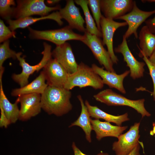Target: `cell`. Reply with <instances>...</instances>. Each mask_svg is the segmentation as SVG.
<instances>
[{"mask_svg":"<svg viewBox=\"0 0 155 155\" xmlns=\"http://www.w3.org/2000/svg\"><path fill=\"white\" fill-rule=\"evenodd\" d=\"M100 24L103 45H106L113 63L117 64L118 59L115 55L113 47V37L115 31L119 28L127 25L125 22H118L106 18L102 15Z\"/></svg>","mask_w":155,"mask_h":155,"instance_id":"10","label":"cell"},{"mask_svg":"<svg viewBox=\"0 0 155 155\" xmlns=\"http://www.w3.org/2000/svg\"><path fill=\"white\" fill-rule=\"evenodd\" d=\"M142 58L148 67L150 74L152 80L153 90L151 92V95L155 101V67L150 62L148 58L144 55H143Z\"/></svg>","mask_w":155,"mask_h":155,"instance_id":"30","label":"cell"},{"mask_svg":"<svg viewBox=\"0 0 155 155\" xmlns=\"http://www.w3.org/2000/svg\"><path fill=\"white\" fill-rule=\"evenodd\" d=\"M84 33V38L82 42L89 48L100 64L103 65L106 70L115 72L110 55L104 47L100 38L86 31Z\"/></svg>","mask_w":155,"mask_h":155,"instance_id":"7","label":"cell"},{"mask_svg":"<svg viewBox=\"0 0 155 155\" xmlns=\"http://www.w3.org/2000/svg\"><path fill=\"white\" fill-rule=\"evenodd\" d=\"M1 116L0 118V127L7 128L11 123L4 114L3 110L0 108Z\"/></svg>","mask_w":155,"mask_h":155,"instance_id":"31","label":"cell"},{"mask_svg":"<svg viewBox=\"0 0 155 155\" xmlns=\"http://www.w3.org/2000/svg\"><path fill=\"white\" fill-rule=\"evenodd\" d=\"M28 28L31 38L49 41L56 46L62 44L68 40L82 41L84 38V35L75 33L68 26L59 29L43 31L34 30L30 27Z\"/></svg>","mask_w":155,"mask_h":155,"instance_id":"5","label":"cell"},{"mask_svg":"<svg viewBox=\"0 0 155 155\" xmlns=\"http://www.w3.org/2000/svg\"><path fill=\"white\" fill-rule=\"evenodd\" d=\"M93 97L96 100L108 106H127L131 107L140 114L142 117H149L151 115L145 107L144 99L130 100L110 89L104 90L94 95Z\"/></svg>","mask_w":155,"mask_h":155,"instance_id":"3","label":"cell"},{"mask_svg":"<svg viewBox=\"0 0 155 155\" xmlns=\"http://www.w3.org/2000/svg\"><path fill=\"white\" fill-rule=\"evenodd\" d=\"M71 147L73 151L74 155H87L83 153L76 146L74 142L72 143ZM96 155H108V154L107 153L101 152Z\"/></svg>","mask_w":155,"mask_h":155,"instance_id":"33","label":"cell"},{"mask_svg":"<svg viewBox=\"0 0 155 155\" xmlns=\"http://www.w3.org/2000/svg\"><path fill=\"white\" fill-rule=\"evenodd\" d=\"M19 103L18 98L14 103L9 101L4 93L2 80H0V108L3 110L11 124L15 123L19 119Z\"/></svg>","mask_w":155,"mask_h":155,"instance_id":"24","label":"cell"},{"mask_svg":"<svg viewBox=\"0 0 155 155\" xmlns=\"http://www.w3.org/2000/svg\"><path fill=\"white\" fill-rule=\"evenodd\" d=\"M87 1L88 6L91 11L97 26L101 31L100 21L102 15L101 12L100 0H87Z\"/></svg>","mask_w":155,"mask_h":155,"instance_id":"28","label":"cell"},{"mask_svg":"<svg viewBox=\"0 0 155 155\" xmlns=\"http://www.w3.org/2000/svg\"><path fill=\"white\" fill-rule=\"evenodd\" d=\"M74 1L81 7L83 10L86 25V31L99 38L102 37V32L98 29L89 10L87 0H75Z\"/></svg>","mask_w":155,"mask_h":155,"instance_id":"25","label":"cell"},{"mask_svg":"<svg viewBox=\"0 0 155 155\" xmlns=\"http://www.w3.org/2000/svg\"><path fill=\"white\" fill-rule=\"evenodd\" d=\"M148 58L150 62L155 67V49Z\"/></svg>","mask_w":155,"mask_h":155,"instance_id":"35","label":"cell"},{"mask_svg":"<svg viewBox=\"0 0 155 155\" xmlns=\"http://www.w3.org/2000/svg\"><path fill=\"white\" fill-rule=\"evenodd\" d=\"M153 129L150 131V134L152 136L154 135L155 137V123H154L153 124Z\"/></svg>","mask_w":155,"mask_h":155,"instance_id":"36","label":"cell"},{"mask_svg":"<svg viewBox=\"0 0 155 155\" xmlns=\"http://www.w3.org/2000/svg\"><path fill=\"white\" fill-rule=\"evenodd\" d=\"M43 69L48 86L64 88L69 73L56 59H51Z\"/></svg>","mask_w":155,"mask_h":155,"instance_id":"13","label":"cell"},{"mask_svg":"<svg viewBox=\"0 0 155 155\" xmlns=\"http://www.w3.org/2000/svg\"><path fill=\"white\" fill-rule=\"evenodd\" d=\"M46 79L43 71L33 81L25 86L13 89L11 95L13 96H19L21 95L36 93L42 94L48 86L45 83Z\"/></svg>","mask_w":155,"mask_h":155,"instance_id":"19","label":"cell"},{"mask_svg":"<svg viewBox=\"0 0 155 155\" xmlns=\"http://www.w3.org/2000/svg\"><path fill=\"white\" fill-rule=\"evenodd\" d=\"M91 123L98 140L106 137L118 138L127 128V126L113 125L110 122H102L98 119H91Z\"/></svg>","mask_w":155,"mask_h":155,"instance_id":"18","label":"cell"},{"mask_svg":"<svg viewBox=\"0 0 155 155\" xmlns=\"http://www.w3.org/2000/svg\"><path fill=\"white\" fill-rule=\"evenodd\" d=\"M84 103L90 117L95 119H103L106 121L115 123L119 126H121L123 123L129 119L127 113L118 116L114 115L103 111L96 106L91 105L87 100H86Z\"/></svg>","mask_w":155,"mask_h":155,"instance_id":"23","label":"cell"},{"mask_svg":"<svg viewBox=\"0 0 155 155\" xmlns=\"http://www.w3.org/2000/svg\"><path fill=\"white\" fill-rule=\"evenodd\" d=\"M140 143L134 148L132 151L128 155H141L140 153Z\"/></svg>","mask_w":155,"mask_h":155,"instance_id":"34","label":"cell"},{"mask_svg":"<svg viewBox=\"0 0 155 155\" xmlns=\"http://www.w3.org/2000/svg\"><path fill=\"white\" fill-rule=\"evenodd\" d=\"M17 54L11 49L9 47V41L8 40L4 42L0 46V80H2L4 68L3 64L7 59L12 58L17 59Z\"/></svg>","mask_w":155,"mask_h":155,"instance_id":"26","label":"cell"},{"mask_svg":"<svg viewBox=\"0 0 155 155\" xmlns=\"http://www.w3.org/2000/svg\"><path fill=\"white\" fill-rule=\"evenodd\" d=\"M49 19L55 21L59 25H62L63 22L62 21L59 11L53 12L47 16L40 18L27 17L17 19L15 20L9 19L7 20L9 24V28L12 31L18 28H24L39 20Z\"/></svg>","mask_w":155,"mask_h":155,"instance_id":"20","label":"cell"},{"mask_svg":"<svg viewBox=\"0 0 155 155\" xmlns=\"http://www.w3.org/2000/svg\"><path fill=\"white\" fill-rule=\"evenodd\" d=\"M104 85L101 78L92 67L81 62L75 72L69 73L64 88L70 90L76 87L82 88L90 86L97 90L102 89Z\"/></svg>","mask_w":155,"mask_h":155,"instance_id":"2","label":"cell"},{"mask_svg":"<svg viewBox=\"0 0 155 155\" xmlns=\"http://www.w3.org/2000/svg\"><path fill=\"white\" fill-rule=\"evenodd\" d=\"M16 32L5 26L3 20H0V42H4L12 37H16Z\"/></svg>","mask_w":155,"mask_h":155,"instance_id":"29","label":"cell"},{"mask_svg":"<svg viewBox=\"0 0 155 155\" xmlns=\"http://www.w3.org/2000/svg\"></svg>","mask_w":155,"mask_h":155,"instance_id":"40","label":"cell"},{"mask_svg":"<svg viewBox=\"0 0 155 155\" xmlns=\"http://www.w3.org/2000/svg\"><path fill=\"white\" fill-rule=\"evenodd\" d=\"M77 98L80 103L81 112L78 119L71 123L69 127L78 126L81 127L84 132L86 140L90 143L92 142L91 133L93 130L91 117L82 96L79 95L78 96Z\"/></svg>","mask_w":155,"mask_h":155,"instance_id":"22","label":"cell"},{"mask_svg":"<svg viewBox=\"0 0 155 155\" xmlns=\"http://www.w3.org/2000/svg\"><path fill=\"white\" fill-rule=\"evenodd\" d=\"M138 38L140 41V57L143 55L149 58L155 49V34L152 33L145 25L141 29Z\"/></svg>","mask_w":155,"mask_h":155,"instance_id":"21","label":"cell"},{"mask_svg":"<svg viewBox=\"0 0 155 155\" xmlns=\"http://www.w3.org/2000/svg\"><path fill=\"white\" fill-rule=\"evenodd\" d=\"M16 5L13 0H0V15L1 17L7 20L10 19Z\"/></svg>","mask_w":155,"mask_h":155,"instance_id":"27","label":"cell"},{"mask_svg":"<svg viewBox=\"0 0 155 155\" xmlns=\"http://www.w3.org/2000/svg\"><path fill=\"white\" fill-rule=\"evenodd\" d=\"M140 122L135 123L127 132L119 136L117 141L114 142L112 150L116 155H128L140 143Z\"/></svg>","mask_w":155,"mask_h":155,"instance_id":"8","label":"cell"},{"mask_svg":"<svg viewBox=\"0 0 155 155\" xmlns=\"http://www.w3.org/2000/svg\"><path fill=\"white\" fill-rule=\"evenodd\" d=\"M52 56L68 73H73L77 70L78 64L76 62L71 46L68 43L65 42L56 46L52 52Z\"/></svg>","mask_w":155,"mask_h":155,"instance_id":"15","label":"cell"},{"mask_svg":"<svg viewBox=\"0 0 155 155\" xmlns=\"http://www.w3.org/2000/svg\"><path fill=\"white\" fill-rule=\"evenodd\" d=\"M94 71L101 78L104 84L108 85L110 88H114L121 92L125 94L126 90L123 85V81L130 73L129 70L125 71L121 74L104 70L95 64L91 66Z\"/></svg>","mask_w":155,"mask_h":155,"instance_id":"17","label":"cell"},{"mask_svg":"<svg viewBox=\"0 0 155 155\" xmlns=\"http://www.w3.org/2000/svg\"><path fill=\"white\" fill-rule=\"evenodd\" d=\"M145 22L150 30L155 34V16L153 18L146 20Z\"/></svg>","mask_w":155,"mask_h":155,"instance_id":"32","label":"cell"},{"mask_svg":"<svg viewBox=\"0 0 155 155\" xmlns=\"http://www.w3.org/2000/svg\"><path fill=\"white\" fill-rule=\"evenodd\" d=\"M155 123V122H154Z\"/></svg>","mask_w":155,"mask_h":155,"instance_id":"39","label":"cell"},{"mask_svg":"<svg viewBox=\"0 0 155 155\" xmlns=\"http://www.w3.org/2000/svg\"><path fill=\"white\" fill-rule=\"evenodd\" d=\"M134 1L132 0H101V11L106 18L116 19L130 12Z\"/></svg>","mask_w":155,"mask_h":155,"instance_id":"12","label":"cell"},{"mask_svg":"<svg viewBox=\"0 0 155 155\" xmlns=\"http://www.w3.org/2000/svg\"><path fill=\"white\" fill-rule=\"evenodd\" d=\"M18 99L20 104L19 119L26 121L38 114L42 109L41 94L34 93L21 95Z\"/></svg>","mask_w":155,"mask_h":155,"instance_id":"11","label":"cell"},{"mask_svg":"<svg viewBox=\"0 0 155 155\" xmlns=\"http://www.w3.org/2000/svg\"><path fill=\"white\" fill-rule=\"evenodd\" d=\"M154 14H155V9L150 11L142 10L137 7L134 1L131 11L116 19L124 20L127 24L128 29L123 37L127 39L133 34L135 38H137L138 36L137 30L138 27L148 17Z\"/></svg>","mask_w":155,"mask_h":155,"instance_id":"9","label":"cell"},{"mask_svg":"<svg viewBox=\"0 0 155 155\" xmlns=\"http://www.w3.org/2000/svg\"><path fill=\"white\" fill-rule=\"evenodd\" d=\"M143 2H155V0H142Z\"/></svg>","mask_w":155,"mask_h":155,"instance_id":"38","label":"cell"},{"mask_svg":"<svg viewBox=\"0 0 155 155\" xmlns=\"http://www.w3.org/2000/svg\"><path fill=\"white\" fill-rule=\"evenodd\" d=\"M44 50L42 52L43 57L40 61L34 65H30L26 62L25 57H21L22 53L17 54V59L19 61V65L22 68V72L20 74H13L12 76L13 80L18 84L20 87L25 86L28 84V79L30 76L36 71L38 72L43 68L48 61L52 58L51 46L46 42L43 43Z\"/></svg>","mask_w":155,"mask_h":155,"instance_id":"4","label":"cell"},{"mask_svg":"<svg viewBox=\"0 0 155 155\" xmlns=\"http://www.w3.org/2000/svg\"><path fill=\"white\" fill-rule=\"evenodd\" d=\"M17 6L14 9L12 15L17 19L33 15L44 16L51 11L61 8L59 5L48 6L43 0H20L17 1Z\"/></svg>","mask_w":155,"mask_h":155,"instance_id":"6","label":"cell"},{"mask_svg":"<svg viewBox=\"0 0 155 155\" xmlns=\"http://www.w3.org/2000/svg\"><path fill=\"white\" fill-rule=\"evenodd\" d=\"M71 96L70 90L63 87L48 86L41 95V108L49 115L62 116L72 108Z\"/></svg>","mask_w":155,"mask_h":155,"instance_id":"1","label":"cell"},{"mask_svg":"<svg viewBox=\"0 0 155 155\" xmlns=\"http://www.w3.org/2000/svg\"><path fill=\"white\" fill-rule=\"evenodd\" d=\"M59 0H51L48 1L49 3L50 4H54L59 2Z\"/></svg>","mask_w":155,"mask_h":155,"instance_id":"37","label":"cell"},{"mask_svg":"<svg viewBox=\"0 0 155 155\" xmlns=\"http://www.w3.org/2000/svg\"><path fill=\"white\" fill-rule=\"evenodd\" d=\"M74 2L73 0H67L65 6L61 8L59 11L62 19L67 22L68 26L71 29L84 32L86 30L84 26L85 21Z\"/></svg>","mask_w":155,"mask_h":155,"instance_id":"16","label":"cell"},{"mask_svg":"<svg viewBox=\"0 0 155 155\" xmlns=\"http://www.w3.org/2000/svg\"><path fill=\"white\" fill-rule=\"evenodd\" d=\"M114 51L122 55L124 61L129 68L131 78L135 79L143 76L145 71L144 67L146 64L138 61L135 58L129 48L126 38L123 37L121 43L115 49Z\"/></svg>","mask_w":155,"mask_h":155,"instance_id":"14","label":"cell"}]
</instances>
